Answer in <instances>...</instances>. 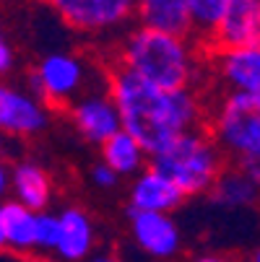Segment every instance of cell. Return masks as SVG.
<instances>
[{"label":"cell","mask_w":260,"mask_h":262,"mask_svg":"<svg viewBox=\"0 0 260 262\" xmlns=\"http://www.w3.org/2000/svg\"><path fill=\"white\" fill-rule=\"evenodd\" d=\"M107 91L115 101L120 130L143 148L146 156L159 154L174 138L198 130L203 122L206 109L193 89L164 91L115 65Z\"/></svg>","instance_id":"obj_1"},{"label":"cell","mask_w":260,"mask_h":262,"mask_svg":"<svg viewBox=\"0 0 260 262\" xmlns=\"http://www.w3.org/2000/svg\"><path fill=\"white\" fill-rule=\"evenodd\" d=\"M195 47L198 45H193V39L138 26L120 47V68L156 89L185 91L193 89L198 76Z\"/></svg>","instance_id":"obj_2"},{"label":"cell","mask_w":260,"mask_h":262,"mask_svg":"<svg viewBox=\"0 0 260 262\" xmlns=\"http://www.w3.org/2000/svg\"><path fill=\"white\" fill-rule=\"evenodd\" d=\"M148 159H151L148 169L167 177L185 198L208 192L218 174L227 169V156L218 151L211 133H206L203 127L182 133Z\"/></svg>","instance_id":"obj_3"},{"label":"cell","mask_w":260,"mask_h":262,"mask_svg":"<svg viewBox=\"0 0 260 262\" xmlns=\"http://www.w3.org/2000/svg\"><path fill=\"white\" fill-rule=\"evenodd\" d=\"M213 143L252 182L260 179V96L232 91L213 117Z\"/></svg>","instance_id":"obj_4"},{"label":"cell","mask_w":260,"mask_h":262,"mask_svg":"<svg viewBox=\"0 0 260 262\" xmlns=\"http://www.w3.org/2000/svg\"><path fill=\"white\" fill-rule=\"evenodd\" d=\"M29 89L31 96L39 99L47 109L50 106H70L76 101L84 83H86V62L76 55L55 52L39 60L29 73Z\"/></svg>","instance_id":"obj_5"},{"label":"cell","mask_w":260,"mask_h":262,"mask_svg":"<svg viewBox=\"0 0 260 262\" xmlns=\"http://www.w3.org/2000/svg\"><path fill=\"white\" fill-rule=\"evenodd\" d=\"M47 6L81 34H107L135 18V0H47Z\"/></svg>","instance_id":"obj_6"},{"label":"cell","mask_w":260,"mask_h":262,"mask_svg":"<svg viewBox=\"0 0 260 262\" xmlns=\"http://www.w3.org/2000/svg\"><path fill=\"white\" fill-rule=\"evenodd\" d=\"M203 45L216 52L260 47V0H232Z\"/></svg>","instance_id":"obj_7"},{"label":"cell","mask_w":260,"mask_h":262,"mask_svg":"<svg viewBox=\"0 0 260 262\" xmlns=\"http://www.w3.org/2000/svg\"><path fill=\"white\" fill-rule=\"evenodd\" d=\"M50 122L47 106L29 91L0 83V135L31 138L39 135Z\"/></svg>","instance_id":"obj_8"},{"label":"cell","mask_w":260,"mask_h":262,"mask_svg":"<svg viewBox=\"0 0 260 262\" xmlns=\"http://www.w3.org/2000/svg\"><path fill=\"white\" fill-rule=\"evenodd\" d=\"M68 112H70V120L76 125L78 135L94 145H102L115 133H120V117H117V109H115V101L109 96V91L89 94V96L70 101Z\"/></svg>","instance_id":"obj_9"},{"label":"cell","mask_w":260,"mask_h":262,"mask_svg":"<svg viewBox=\"0 0 260 262\" xmlns=\"http://www.w3.org/2000/svg\"><path fill=\"white\" fill-rule=\"evenodd\" d=\"M135 244L154 259H169L179 252V229L164 213H141L128 208Z\"/></svg>","instance_id":"obj_10"},{"label":"cell","mask_w":260,"mask_h":262,"mask_svg":"<svg viewBox=\"0 0 260 262\" xmlns=\"http://www.w3.org/2000/svg\"><path fill=\"white\" fill-rule=\"evenodd\" d=\"M135 18L143 29L193 39L190 0H135Z\"/></svg>","instance_id":"obj_11"},{"label":"cell","mask_w":260,"mask_h":262,"mask_svg":"<svg viewBox=\"0 0 260 262\" xmlns=\"http://www.w3.org/2000/svg\"><path fill=\"white\" fill-rule=\"evenodd\" d=\"M182 200H185V195L167 177H162L154 169H143L130 187V208L141 210V213L169 215L172 210H177L182 205Z\"/></svg>","instance_id":"obj_12"},{"label":"cell","mask_w":260,"mask_h":262,"mask_svg":"<svg viewBox=\"0 0 260 262\" xmlns=\"http://www.w3.org/2000/svg\"><path fill=\"white\" fill-rule=\"evenodd\" d=\"M8 190H13V200L31 213H45L52 200V182L39 164L21 161L8 174Z\"/></svg>","instance_id":"obj_13"},{"label":"cell","mask_w":260,"mask_h":262,"mask_svg":"<svg viewBox=\"0 0 260 262\" xmlns=\"http://www.w3.org/2000/svg\"><path fill=\"white\" fill-rule=\"evenodd\" d=\"M60 236H57V257L63 262H84L94 249V226L91 218L81 208H65L60 215Z\"/></svg>","instance_id":"obj_14"},{"label":"cell","mask_w":260,"mask_h":262,"mask_svg":"<svg viewBox=\"0 0 260 262\" xmlns=\"http://www.w3.org/2000/svg\"><path fill=\"white\" fill-rule=\"evenodd\" d=\"M218 73L234 86V91L260 96V47L218 52Z\"/></svg>","instance_id":"obj_15"},{"label":"cell","mask_w":260,"mask_h":262,"mask_svg":"<svg viewBox=\"0 0 260 262\" xmlns=\"http://www.w3.org/2000/svg\"><path fill=\"white\" fill-rule=\"evenodd\" d=\"M0 223H3V239L6 249L13 254H29L36 249V213L18 205L16 200L0 203Z\"/></svg>","instance_id":"obj_16"},{"label":"cell","mask_w":260,"mask_h":262,"mask_svg":"<svg viewBox=\"0 0 260 262\" xmlns=\"http://www.w3.org/2000/svg\"><path fill=\"white\" fill-rule=\"evenodd\" d=\"M146 161H148L146 151L123 130L102 143V164L109 166L117 177H130V174L143 171Z\"/></svg>","instance_id":"obj_17"},{"label":"cell","mask_w":260,"mask_h":262,"mask_svg":"<svg viewBox=\"0 0 260 262\" xmlns=\"http://www.w3.org/2000/svg\"><path fill=\"white\" fill-rule=\"evenodd\" d=\"M208 192H211V198L218 205L245 208V205H252L255 198H257V182H252L247 174H242L234 166V169H224V171H221Z\"/></svg>","instance_id":"obj_18"},{"label":"cell","mask_w":260,"mask_h":262,"mask_svg":"<svg viewBox=\"0 0 260 262\" xmlns=\"http://www.w3.org/2000/svg\"><path fill=\"white\" fill-rule=\"evenodd\" d=\"M232 0H190V16H193V36L203 42L218 24L221 13L227 11Z\"/></svg>","instance_id":"obj_19"},{"label":"cell","mask_w":260,"mask_h":262,"mask_svg":"<svg viewBox=\"0 0 260 262\" xmlns=\"http://www.w3.org/2000/svg\"><path fill=\"white\" fill-rule=\"evenodd\" d=\"M57 236H60V221L55 213H36V236L34 252H55L57 247Z\"/></svg>","instance_id":"obj_20"},{"label":"cell","mask_w":260,"mask_h":262,"mask_svg":"<svg viewBox=\"0 0 260 262\" xmlns=\"http://www.w3.org/2000/svg\"><path fill=\"white\" fill-rule=\"evenodd\" d=\"M91 177H94V182L99 184V187H115L117 184V174L109 169V166H104V164H96L94 169H91Z\"/></svg>","instance_id":"obj_21"},{"label":"cell","mask_w":260,"mask_h":262,"mask_svg":"<svg viewBox=\"0 0 260 262\" xmlns=\"http://www.w3.org/2000/svg\"><path fill=\"white\" fill-rule=\"evenodd\" d=\"M11 68H13V50L3 36H0V76H6Z\"/></svg>","instance_id":"obj_22"},{"label":"cell","mask_w":260,"mask_h":262,"mask_svg":"<svg viewBox=\"0 0 260 262\" xmlns=\"http://www.w3.org/2000/svg\"><path fill=\"white\" fill-rule=\"evenodd\" d=\"M8 174H11V169L0 161V200H3L6 192H8Z\"/></svg>","instance_id":"obj_23"},{"label":"cell","mask_w":260,"mask_h":262,"mask_svg":"<svg viewBox=\"0 0 260 262\" xmlns=\"http://www.w3.org/2000/svg\"><path fill=\"white\" fill-rule=\"evenodd\" d=\"M195 262H232V259H224V257H201Z\"/></svg>","instance_id":"obj_24"},{"label":"cell","mask_w":260,"mask_h":262,"mask_svg":"<svg viewBox=\"0 0 260 262\" xmlns=\"http://www.w3.org/2000/svg\"><path fill=\"white\" fill-rule=\"evenodd\" d=\"M89 262H117V259H112V257H104V254H102V257H91Z\"/></svg>","instance_id":"obj_25"},{"label":"cell","mask_w":260,"mask_h":262,"mask_svg":"<svg viewBox=\"0 0 260 262\" xmlns=\"http://www.w3.org/2000/svg\"><path fill=\"white\" fill-rule=\"evenodd\" d=\"M0 252H6V239H3V223H0Z\"/></svg>","instance_id":"obj_26"},{"label":"cell","mask_w":260,"mask_h":262,"mask_svg":"<svg viewBox=\"0 0 260 262\" xmlns=\"http://www.w3.org/2000/svg\"><path fill=\"white\" fill-rule=\"evenodd\" d=\"M3 151H6V140H3V135H0V156H3Z\"/></svg>","instance_id":"obj_27"},{"label":"cell","mask_w":260,"mask_h":262,"mask_svg":"<svg viewBox=\"0 0 260 262\" xmlns=\"http://www.w3.org/2000/svg\"><path fill=\"white\" fill-rule=\"evenodd\" d=\"M39 262H50V259H39Z\"/></svg>","instance_id":"obj_28"}]
</instances>
